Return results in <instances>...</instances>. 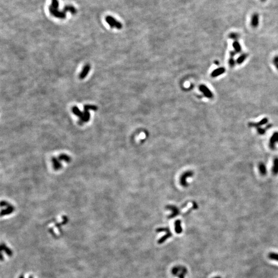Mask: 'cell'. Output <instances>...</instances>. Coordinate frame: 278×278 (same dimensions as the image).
<instances>
[{
	"instance_id": "cell-1",
	"label": "cell",
	"mask_w": 278,
	"mask_h": 278,
	"mask_svg": "<svg viewBox=\"0 0 278 278\" xmlns=\"http://www.w3.org/2000/svg\"><path fill=\"white\" fill-rule=\"evenodd\" d=\"M171 273L178 278H185L187 274V268L184 266H176L171 270Z\"/></svg>"
},
{
	"instance_id": "cell-2",
	"label": "cell",
	"mask_w": 278,
	"mask_h": 278,
	"mask_svg": "<svg viewBox=\"0 0 278 278\" xmlns=\"http://www.w3.org/2000/svg\"><path fill=\"white\" fill-rule=\"evenodd\" d=\"M105 20L111 28H116L118 29H121L122 28V24L113 17L110 16L106 17Z\"/></svg>"
},
{
	"instance_id": "cell-3",
	"label": "cell",
	"mask_w": 278,
	"mask_h": 278,
	"mask_svg": "<svg viewBox=\"0 0 278 278\" xmlns=\"http://www.w3.org/2000/svg\"><path fill=\"white\" fill-rule=\"evenodd\" d=\"M199 90L200 91L203 93V95L207 98H213V94L212 93V91H211L209 89V88L207 87V86L204 85H202L200 86Z\"/></svg>"
},
{
	"instance_id": "cell-4",
	"label": "cell",
	"mask_w": 278,
	"mask_h": 278,
	"mask_svg": "<svg viewBox=\"0 0 278 278\" xmlns=\"http://www.w3.org/2000/svg\"><path fill=\"white\" fill-rule=\"evenodd\" d=\"M259 20H260V17L258 13H255L252 14V18H251V21L250 24L252 26L253 28H256L258 26L259 24Z\"/></svg>"
},
{
	"instance_id": "cell-5",
	"label": "cell",
	"mask_w": 278,
	"mask_h": 278,
	"mask_svg": "<svg viewBox=\"0 0 278 278\" xmlns=\"http://www.w3.org/2000/svg\"><path fill=\"white\" fill-rule=\"evenodd\" d=\"M91 69L90 65L89 64H87L84 66V68L82 69V70L80 74H79V79H83L86 78V76H87L88 73L89 72L90 70Z\"/></svg>"
},
{
	"instance_id": "cell-6",
	"label": "cell",
	"mask_w": 278,
	"mask_h": 278,
	"mask_svg": "<svg viewBox=\"0 0 278 278\" xmlns=\"http://www.w3.org/2000/svg\"><path fill=\"white\" fill-rule=\"evenodd\" d=\"M193 175V173L191 171H187V172H186L184 174H183L182 176L181 177V179H180L181 184L184 187L187 186V182L186 181L187 178V177L192 176Z\"/></svg>"
},
{
	"instance_id": "cell-7",
	"label": "cell",
	"mask_w": 278,
	"mask_h": 278,
	"mask_svg": "<svg viewBox=\"0 0 278 278\" xmlns=\"http://www.w3.org/2000/svg\"><path fill=\"white\" fill-rule=\"evenodd\" d=\"M90 119V113L89 111L88 110H84L82 118L80 119V120L79 121V124H82L84 122H88L89 121Z\"/></svg>"
},
{
	"instance_id": "cell-8",
	"label": "cell",
	"mask_w": 278,
	"mask_h": 278,
	"mask_svg": "<svg viewBox=\"0 0 278 278\" xmlns=\"http://www.w3.org/2000/svg\"><path fill=\"white\" fill-rule=\"evenodd\" d=\"M276 143H278V132H275L271 136V139L270 140L269 146L271 149H274L275 147V145Z\"/></svg>"
},
{
	"instance_id": "cell-9",
	"label": "cell",
	"mask_w": 278,
	"mask_h": 278,
	"mask_svg": "<svg viewBox=\"0 0 278 278\" xmlns=\"http://www.w3.org/2000/svg\"><path fill=\"white\" fill-rule=\"evenodd\" d=\"M168 209H169L171 211V214L169 215L168 218H174L177 216V215H178L179 214V210L177 208V207H175V206H173V205H168L167 207Z\"/></svg>"
},
{
	"instance_id": "cell-10",
	"label": "cell",
	"mask_w": 278,
	"mask_h": 278,
	"mask_svg": "<svg viewBox=\"0 0 278 278\" xmlns=\"http://www.w3.org/2000/svg\"><path fill=\"white\" fill-rule=\"evenodd\" d=\"M268 119L267 118H264L262 120H261L260 121L258 122V123L251 122V123H249V126L250 127H257V128H258L262 125H265L266 124L268 123Z\"/></svg>"
},
{
	"instance_id": "cell-11",
	"label": "cell",
	"mask_w": 278,
	"mask_h": 278,
	"mask_svg": "<svg viewBox=\"0 0 278 278\" xmlns=\"http://www.w3.org/2000/svg\"><path fill=\"white\" fill-rule=\"evenodd\" d=\"M225 72H226V69L225 68L221 67V68L214 70V71L212 72L211 75L212 77H216L222 75L224 73H225Z\"/></svg>"
},
{
	"instance_id": "cell-12",
	"label": "cell",
	"mask_w": 278,
	"mask_h": 278,
	"mask_svg": "<svg viewBox=\"0 0 278 278\" xmlns=\"http://www.w3.org/2000/svg\"><path fill=\"white\" fill-rule=\"evenodd\" d=\"M172 236V234H171V232L170 231V230L168 231V232L165 234V235H163L162 237H161V239H159L158 240V244H162L163 242H165L168 239H169L170 237H171Z\"/></svg>"
},
{
	"instance_id": "cell-13",
	"label": "cell",
	"mask_w": 278,
	"mask_h": 278,
	"mask_svg": "<svg viewBox=\"0 0 278 278\" xmlns=\"http://www.w3.org/2000/svg\"><path fill=\"white\" fill-rule=\"evenodd\" d=\"M232 46H233V48H234V51H235L236 53H241L242 51V46H241L240 43L239 42L238 40H236V41H234L233 42V44H232Z\"/></svg>"
},
{
	"instance_id": "cell-14",
	"label": "cell",
	"mask_w": 278,
	"mask_h": 278,
	"mask_svg": "<svg viewBox=\"0 0 278 278\" xmlns=\"http://www.w3.org/2000/svg\"><path fill=\"white\" fill-rule=\"evenodd\" d=\"M248 54L242 53L237 58V60H236V63H237L238 64H242V63L246 60V59L248 58Z\"/></svg>"
},
{
	"instance_id": "cell-15",
	"label": "cell",
	"mask_w": 278,
	"mask_h": 278,
	"mask_svg": "<svg viewBox=\"0 0 278 278\" xmlns=\"http://www.w3.org/2000/svg\"><path fill=\"white\" fill-rule=\"evenodd\" d=\"M181 224V221L180 220H177L175 222V231L177 234H180L182 233V228Z\"/></svg>"
},
{
	"instance_id": "cell-16",
	"label": "cell",
	"mask_w": 278,
	"mask_h": 278,
	"mask_svg": "<svg viewBox=\"0 0 278 278\" xmlns=\"http://www.w3.org/2000/svg\"><path fill=\"white\" fill-rule=\"evenodd\" d=\"M72 112L75 115L79 116L80 119L82 118L83 112H82L77 106H74L72 108Z\"/></svg>"
},
{
	"instance_id": "cell-17",
	"label": "cell",
	"mask_w": 278,
	"mask_h": 278,
	"mask_svg": "<svg viewBox=\"0 0 278 278\" xmlns=\"http://www.w3.org/2000/svg\"><path fill=\"white\" fill-rule=\"evenodd\" d=\"M272 171L274 175H276L278 173V158H275L273 161V165L272 168Z\"/></svg>"
},
{
	"instance_id": "cell-18",
	"label": "cell",
	"mask_w": 278,
	"mask_h": 278,
	"mask_svg": "<svg viewBox=\"0 0 278 278\" xmlns=\"http://www.w3.org/2000/svg\"><path fill=\"white\" fill-rule=\"evenodd\" d=\"M258 169H259V171H260V172L261 174L262 175H265L266 174V166L265 164H263V163H261L258 165Z\"/></svg>"
},
{
	"instance_id": "cell-19",
	"label": "cell",
	"mask_w": 278,
	"mask_h": 278,
	"mask_svg": "<svg viewBox=\"0 0 278 278\" xmlns=\"http://www.w3.org/2000/svg\"><path fill=\"white\" fill-rule=\"evenodd\" d=\"M84 110H92L96 111L98 109V107L96 106L93 105H85L84 106Z\"/></svg>"
},
{
	"instance_id": "cell-20",
	"label": "cell",
	"mask_w": 278,
	"mask_h": 278,
	"mask_svg": "<svg viewBox=\"0 0 278 278\" xmlns=\"http://www.w3.org/2000/svg\"><path fill=\"white\" fill-rule=\"evenodd\" d=\"M229 38L233 40L234 41H236L240 38V35L237 32H231L229 35Z\"/></svg>"
},
{
	"instance_id": "cell-21",
	"label": "cell",
	"mask_w": 278,
	"mask_h": 278,
	"mask_svg": "<svg viewBox=\"0 0 278 278\" xmlns=\"http://www.w3.org/2000/svg\"><path fill=\"white\" fill-rule=\"evenodd\" d=\"M268 258L271 260L275 261L278 262V253L276 252H270L268 255Z\"/></svg>"
},
{
	"instance_id": "cell-22",
	"label": "cell",
	"mask_w": 278,
	"mask_h": 278,
	"mask_svg": "<svg viewBox=\"0 0 278 278\" xmlns=\"http://www.w3.org/2000/svg\"><path fill=\"white\" fill-rule=\"evenodd\" d=\"M228 63L229 66L231 68H233L235 66V63H236V61L234 59L233 57H230V58L229 59Z\"/></svg>"
},
{
	"instance_id": "cell-23",
	"label": "cell",
	"mask_w": 278,
	"mask_h": 278,
	"mask_svg": "<svg viewBox=\"0 0 278 278\" xmlns=\"http://www.w3.org/2000/svg\"><path fill=\"white\" fill-rule=\"evenodd\" d=\"M273 63L276 69L278 70V55L275 56V58L273 59Z\"/></svg>"
},
{
	"instance_id": "cell-24",
	"label": "cell",
	"mask_w": 278,
	"mask_h": 278,
	"mask_svg": "<svg viewBox=\"0 0 278 278\" xmlns=\"http://www.w3.org/2000/svg\"><path fill=\"white\" fill-rule=\"evenodd\" d=\"M1 247H2V248H4V250H5V251L7 253V255H11V250H10L9 249H8V248H7V247H6L5 246V245H2V246H1Z\"/></svg>"
},
{
	"instance_id": "cell-25",
	"label": "cell",
	"mask_w": 278,
	"mask_h": 278,
	"mask_svg": "<svg viewBox=\"0 0 278 278\" xmlns=\"http://www.w3.org/2000/svg\"><path fill=\"white\" fill-rule=\"evenodd\" d=\"M236 53L234 51H230V57H234V56L236 55Z\"/></svg>"
},
{
	"instance_id": "cell-26",
	"label": "cell",
	"mask_w": 278,
	"mask_h": 278,
	"mask_svg": "<svg viewBox=\"0 0 278 278\" xmlns=\"http://www.w3.org/2000/svg\"><path fill=\"white\" fill-rule=\"evenodd\" d=\"M213 278H222L221 276H216Z\"/></svg>"
},
{
	"instance_id": "cell-27",
	"label": "cell",
	"mask_w": 278,
	"mask_h": 278,
	"mask_svg": "<svg viewBox=\"0 0 278 278\" xmlns=\"http://www.w3.org/2000/svg\"><path fill=\"white\" fill-rule=\"evenodd\" d=\"M20 278H23V276H20Z\"/></svg>"
},
{
	"instance_id": "cell-28",
	"label": "cell",
	"mask_w": 278,
	"mask_h": 278,
	"mask_svg": "<svg viewBox=\"0 0 278 278\" xmlns=\"http://www.w3.org/2000/svg\"><path fill=\"white\" fill-rule=\"evenodd\" d=\"M261 1H265L266 0H261Z\"/></svg>"
},
{
	"instance_id": "cell-29",
	"label": "cell",
	"mask_w": 278,
	"mask_h": 278,
	"mask_svg": "<svg viewBox=\"0 0 278 278\" xmlns=\"http://www.w3.org/2000/svg\"></svg>"
}]
</instances>
